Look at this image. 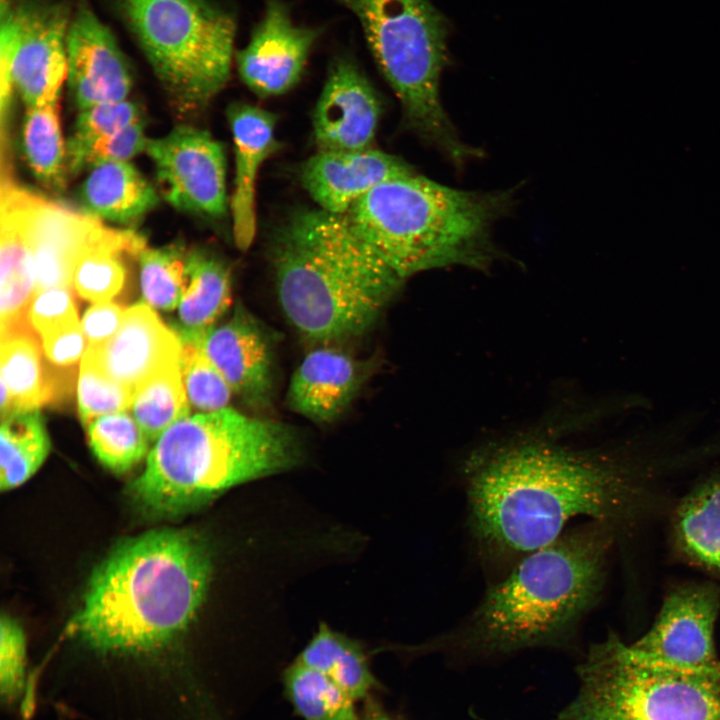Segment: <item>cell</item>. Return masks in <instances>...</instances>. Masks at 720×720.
Segmentation results:
<instances>
[{
    "label": "cell",
    "mask_w": 720,
    "mask_h": 720,
    "mask_svg": "<svg viewBox=\"0 0 720 720\" xmlns=\"http://www.w3.org/2000/svg\"><path fill=\"white\" fill-rule=\"evenodd\" d=\"M689 433L678 417L601 447H570L541 431L475 449L462 481L481 563L498 578L581 517L630 528L648 512L659 476L698 458L682 447Z\"/></svg>",
    "instance_id": "cell-1"
},
{
    "label": "cell",
    "mask_w": 720,
    "mask_h": 720,
    "mask_svg": "<svg viewBox=\"0 0 720 720\" xmlns=\"http://www.w3.org/2000/svg\"><path fill=\"white\" fill-rule=\"evenodd\" d=\"M616 534L589 521L525 555L434 648L505 654L567 642L600 596Z\"/></svg>",
    "instance_id": "cell-2"
},
{
    "label": "cell",
    "mask_w": 720,
    "mask_h": 720,
    "mask_svg": "<svg viewBox=\"0 0 720 720\" xmlns=\"http://www.w3.org/2000/svg\"><path fill=\"white\" fill-rule=\"evenodd\" d=\"M198 536L158 529L118 545L92 573L69 630L102 653L159 649L190 624L210 581Z\"/></svg>",
    "instance_id": "cell-3"
},
{
    "label": "cell",
    "mask_w": 720,
    "mask_h": 720,
    "mask_svg": "<svg viewBox=\"0 0 720 720\" xmlns=\"http://www.w3.org/2000/svg\"><path fill=\"white\" fill-rule=\"evenodd\" d=\"M270 258L286 319L320 345L366 333L405 281L343 215L320 208L288 216L273 236Z\"/></svg>",
    "instance_id": "cell-4"
},
{
    "label": "cell",
    "mask_w": 720,
    "mask_h": 720,
    "mask_svg": "<svg viewBox=\"0 0 720 720\" xmlns=\"http://www.w3.org/2000/svg\"><path fill=\"white\" fill-rule=\"evenodd\" d=\"M301 457L293 427L226 407L185 416L150 449L129 488L153 516L191 511L247 481L290 469Z\"/></svg>",
    "instance_id": "cell-5"
},
{
    "label": "cell",
    "mask_w": 720,
    "mask_h": 720,
    "mask_svg": "<svg viewBox=\"0 0 720 720\" xmlns=\"http://www.w3.org/2000/svg\"><path fill=\"white\" fill-rule=\"evenodd\" d=\"M512 202V190H463L414 173L378 185L343 216L406 280L453 265L487 270L500 255L492 227Z\"/></svg>",
    "instance_id": "cell-6"
},
{
    "label": "cell",
    "mask_w": 720,
    "mask_h": 720,
    "mask_svg": "<svg viewBox=\"0 0 720 720\" xmlns=\"http://www.w3.org/2000/svg\"><path fill=\"white\" fill-rule=\"evenodd\" d=\"M337 1L359 20L408 127L455 165L479 155L460 140L441 101V76L449 61L447 17L431 0Z\"/></svg>",
    "instance_id": "cell-7"
},
{
    "label": "cell",
    "mask_w": 720,
    "mask_h": 720,
    "mask_svg": "<svg viewBox=\"0 0 720 720\" xmlns=\"http://www.w3.org/2000/svg\"><path fill=\"white\" fill-rule=\"evenodd\" d=\"M577 671L579 690L558 720H720V669L653 665L610 633Z\"/></svg>",
    "instance_id": "cell-8"
},
{
    "label": "cell",
    "mask_w": 720,
    "mask_h": 720,
    "mask_svg": "<svg viewBox=\"0 0 720 720\" xmlns=\"http://www.w3.org/2000/svg\"><path fill=\"white\" fill-rule=\"evenodd\" d=\"M175 107L206 106L228 83L236 23L210 0H117Z\"/></svg>",
    "instance_id": "cell-9"
},
{
    "label": "cell",
    "mask_w": 720,
    "mask_h": 720,
    "mask_svg": "<svg viewBox=\"0 0 720 720\" xmlns=\"http://www.w3.org/2000/svg\"><path fill=\"white\" fill-rule=\"evenodd\" d=\"M67 9L58 3L29 1L1 14V111L13 90L26 107L59 103L68 64Z\"/></svg>",
    "instance_id": "cell-10"
},
{
    "label": "cell",
    "mask_w": 720,
    "mask_h": 720,
    "mask_svg": "<svg viewBox=\"0 0 720 720\" xmlns=\"http://www.w3.org/2000/svg\"><path fill=\"white\" fill-rule=\"evenodd\" d=\"M720 610V588L712 582L677 586L663 600L650 629L626 643L641 661L662 667L711 671L720 669L714 628Z\"/></svg>",
    "instance_id": "cell-11"
},
{
    "label": "cell",
    "mask_w": 720,
    "mask_h": 720,
    "mask_svg": "<svg viewBox=\"0 0 720 720\" xmlns=\"http://www.w3.org/2000/svg\"><path fill=\"white\" fill-rule=\"evenodd\" d=\"M145 152L163 197L174 208L212 219L226 215L225 152L207 131L176 126L165 136L149 138Z\"/></svg>",
    "instance_id": "cell-12"
},
{
    "label": "cell",
    "mask_w": 720,
    "mask_h": 720,
    "mask_svg": "<svg viewBox=\"0 0 720 720\" xmlns=\"http://www.w3.org/2000/svg\"><path fill=\"white\" fill-rule=\"evenodd\" d=\"M321 27L294 24L283 0H265L261 21L236 54L239 76L258 97L281 95L300 80Z\"/></svg>",
    "instance_id": "cell-13"
},
{
    "label": "cell",
    "mask_w": 720,
    "mask_h": 720,
    "mask_svg": "<svg viewBox=\"0 0 720 720\" xmlns=\"http://www.w3.org/2000/svg\"><path fill=\"white\" fill-rule=\"evenodd\" d=\"M376 92L351 56H336L314 108L318 151L372 148L380 119Z\"/></svg>",
    "instance_id": "cell-14"
},
{
    "label": "cell",
    "mask_w": 720,
    "mask_h": 720,
    "mask_svg": "<svg viewBox=\"0 0 720 720\" xmlns=\"http://www.w3.org/2000/svg\"><path fill=\"white\" fill-rule=\"evenodd\" d=\"M67 82L80 111L126 100L133 78L110 29L86 5L72 16L66 39Z\"/></svg>",
    "instance_id": "cell-15"
},
{
    "label": "cell",
    "mask_w": 720,
    "mask_h": 720,
    "mask_svg": "<svg viewBox=\"0 0 720 720\" xmlns=\"http://www.w3.org/2000/svg\"><path fill=\"white\" fill-rule=\"evenodd\" d=\"M181 348L176 332L142 302L126 309L116 333L102 344L88 346L83 358L135 392L165 367L179 363Z\"/></svg>",
    "instance_id": "cell-16"
},
{
    "label": "cell",
    "mask_w": 720,
    "mask_h": 720,
    "mask_svg": "<svg viewBox=\"0 0 720 720\" xmlns=\"http://www.w3.org/2000/svg\"><path fill=\"white\" fill-rule=\"evenodd\" d=\"M199 344L233 394L252 408L270 404L274 390L272 343L248 311L237 306L227 321L204 332Z\"/></svg>",
    "instance_id": "cell-17"
},
{
    "label": "cell",
    "mask_w": 720,
    "mask_h": 720,
    "mask_svg": "<svg viewBox=\"0 0 720 720\" xmlns=\"http://www.w3.org/2000/svg\"><path fill=\"white\" fill-rule=\"evenodd\" d=\"M103 227V223L90 214L31 192L26 230L36 292L54 287L72 288L78 259Z\"/></svg>",
    "instance_id": "cell-18"
},
{
    "label": "cell",
    "mask_w": 720,
    "mask_h": 720,
    "mask_svg": "<svg viewBox=\"0 0 720 720\" xmlns=\"http://www.w3.org/2000/svg\"><path fill=\"white\" fill-rule=\"evenodd\" d=\"M414 173L404 160L373 148L318 151L304 163L301 180L318 208L343 215L378 185Z\"/></svg>",
    "instance_id": "cell-19"
},
{
    "label": "cell",
    "mask_w": 720,
    "mask_h": 720,
    "mask_svg": "<svg viewBox=\"0 0 720 720\" xmlns=\"http://www.w3.org/2000/svg\"><path fill=\"white\" fill-rule=\"evenodd\" d=\"M30 190L1 175L0 207V336L32 328L27 319L36 292L35 272L27 239Z\"/></svg>",
    "instance_id": "cell-20"
},
{
    "label": "cell",
    "mask_w": 720,
    "mask_h": 720,
    "mask_svg": "<svg viewBox=\"0 0 720 720\" xmlns=\"http://www.w3.org/2000/svg\"><path fill=\"white\" fill-rule=\"evenodd\" d=\"M367 365L329 345L311 350L295 369L287 389L288 407L318 424L341 416L359 392Z\"/></svg>",
    "instance_id": "cell-21"
},
{
    "label": "cell",
    "mask_w": 720,
    "mask_h": 720,
    "mask_svg": "<svg viewBox=\"0 0 720 720\" xmlns=\"http://www.w3.org/2000/svg\"><path fill=\"white\" fill-rule=\"evenodd\" d=\"M227 117L235 150L233 235L237 247L246 250L256 233L257 175L264 161L280 147L275 136L277 119L273 113L247 103L232 104Z\"/></svg>",
    "instance_id": "cell-22"
},
{
    "label": "cell",
    "mask_w": 720,
    "mask_h": 720,
    "mask_svg": "<svg viewBox=\"0 0 720 720\" xmlns=\"http://www.w3.org/2000/svg\"><path fill=\"white\" fill-rule=\"evenodd\" d=\"M670 531L680 559L720 579V467L676 505Z\"/></svg>",
    "instance_id": "cell-23"
},
{
    "label": "cell",
    "mask_w": 720,
    "mask_h": 720,
    "mask_svg": "<svg viewBox=\"0 0 720 720\" xmlns=\"http://www.w3.org/2000/svg\"><path fill=\"white\" fill-rule=\"evenodd\" d=\"M79 198L88 214L121 224L136 222L159 200L154 187L128 161L90 168Z\"/></svg>",
    "instance_id": "cell-24"
},
{
    "label": "cell",
    "mask_w": 720,
    "mask_h": 720,
    "mask_svg": "<svg viewBox=\"0 0 720 720\" xmlns=\"http://www.w3.org/2000/svg\"><path fill=\"white\" fill-rule=\"evenodd\" d=\"M146 246V240L136 231L104 225L78 259L72 288L87 301H110L126 280L124 258H138Z\"/></svg>",
    "instance_id": "cell-25"
},
{
    "label": "cell",
    "mask_w": 720,
    "mask_h": 720,
    "mask_svg": "<svg viewBox=\"0 0 720 720\" xmlns=\"http://www.w3.org/2000/svg\"><path fill=\"white\" fill-rule=\"evenodd\" d=\"M42 354L40 338L32 328L1 338V385L8 391L11 413L38 409L58 396L55 377Z\"/></svg>",
    "instance_id": "cell-26"
},
{
    "label": "cell",
    "mask_w": 720,
    "mask_h": 720,
    "mask_svg": "<svg viewBox=\"0 0 720 720\" xmlns=\"http://www.w3.org/2000/svg\"><path fill=\"white\" fill-rule=\"evenodd\" d=\"M190 281L178 305L176 332L180 340L192 339L215 325L231 304V279L227 266L202 250L189 251Z\"/></svg>",
    "instance_id": "cell-27"
},
{
    "label": "cell",
    "mask_w": 720,
    "mask_h": 720,
    "mask_svg": "<svg viewBox=\"0 0 720 720\" xmlns=\"http://www.w3.org/2000/svg\"><path fill=\"white\" fill-rule=\"evenodd\" d=\"M49 451L50 440L38 409L15 411L1 419V491H10L29 480Z\"/></svg>",
    "instance_id": "cell-28"
},
{
    "label": "cell",
    "mask_w": 720,
    "mask_h": 720,
    "mask_svg": "<svg viewBox=\"0 0 720 720\" xmlns=\"http://www.w3.org/2000/svg\"><path fill=\"white\" fill-rule=\"evenodd\" d=\"M296 660L328 676L355 700L376 686L359 643L323 623Z\"/></svg>",
    "instance_id": "cell-29"
},
{
    "label": "cell",
    "mask_w": 720,
    "mask_h": 720,
    "mask_svg": "<svg viewBox=\"0 0 720 720\" xmlns=\"http://www.w3.org/2000/svg\"><path fill=\"white\" fill-rule=\"evenodd\" d=\"M21 137L26 162L35 178L44 187L61 192L69 172L59 103L27 107Z\"/></svg>",
    "instance_id": "cell-30"
},
{
    "label": "cell",
    "mask_w": 720,
    "mask_h": 720,
    "mask_svg": "<svg viewBox=\"0 0 720 720\" xmlns=\"http://www.w3.org/2000/svg\"><path fill=\"white\" fill-rule=\"evenodd\" d=\"M130 411L151 442L174 422L190 415L180 362L165 367L137 388Z\"/></svg>",
    "instance_id": "cell-31"
},
{
    "label": "cell",
    "mask_w": 720,
    "mask_h": 720,
    "mask_svg": "<svg viewBox=\"0 0 720 720\" xmlns=\"http://www.w3.org/2000/svg\"><path fill=\"white\" fill-rule=\"evenodd\" d=\"M285 689L305 720H358L356 701L322 672L295 661L285 672Z\"/></svg>",
    "instance_id": "cell-32"
},
{
    "label": "cell",
    "mask_w": 720,
    "mask_h": 720,
    "mask_svg": "<svg viewBox=\"0 0 720 720\" xmlns=\"http://www.w3.org/2000/svg\"><path fill=\"white\" fill-rule=\"evenodd\" d=\"M85 428L93 454L113 473L131 470L150 451L151 441L127 411L99 416Z\"/></svg>",
    "instance_id": "cell-33"
},
{
    "label": "cell",
    "mask_w": 720,
    "mask_h": 720,
    "mask_svg": "<svg viewBox=\"0 0 720 720\" xmlns=\"http://www.w3.org/2000/svg\"><path fill=\"white\" fill-rule=\"evenodd\" d=\"M144 302L158 310L179 305L190 281L189 251L180 243L145 249L138 256Z\"/></svg>",
    "instance_id": "cell-34"
},
{
    "label": "cell",
    "mask_w": 720,
    "mask_h": 720,
    "mask_svg": "<svg viewBox=\"0 0 720 720\" xmlns=\"http://www.w3.org/2000/svg\"><path fill=\"white\" fill-rule=\"evenodd\" d=\"M180 370L191 409L198 413L228 407L233 391L195 341H181Z\"/></svg>",
    "instance_id": "cell-35"
},
{
    "label": "cell",
    "mask_w": 720,
    "mask_h": 720,
    "mask_svg": "<svg viewBox=\"0 0 720 720\" xmlns=\"http://www.w3.org/2000/svg\"><path fill=\"white\" fill-rule=\"evenodd\" d=\"M148 139L144 134V120H142L89 143L67 144L69 175H77L84 169H90L101 163L128 161L145 151Z\"/></svg>",
    "instance_id": "cell-36"
},
{
    "label": "cell",
    "mask_w": 720,
    "mask_h": 720,
    "mask_svg": "<svg viewBox=\"0 0 720 720\" xmlns=\"http://www.w3.org/2000/svg\"><path fill=\"white\" fill-rule=\"evenodd\" d=\"M134 391L111 380L84 358L77 383V402L86 427L95 418L130 410Z\"/></svg>",
    "instance_id": "cell-37"
},
{
    "label": "cell",
    "mask_w": 720,
    "mask_h": 720,
    "mask_svg": "<svg viewBox=\"0 0 720 720\" xmlns=\"http://www.w3.org/2000/svg\"><path fill=\"white\" fill-rule=\"evenodd\" d=\"M142 120L140 107L127 99L98 104L80 111L67 144L89 143Z\"/></svg>",
    "instance_id": "cell-38"
},
{
    "label": "cell",
    "mask_w": 720,
    "mask_h": 720,
    "mask_svg": "<svg viewBox=\"0 0 720 720\" xmlns=\"http://www.w3.org/2000/svg\"><path fill=\"white\" fill-rule=\"evenodd\" d=\"M26 638L21 625L9 615L0 620V692L3 702L11 704L24 687Z\"/></svg>",
    "instance_id": "cell-39"
},
{
    "label": "cell",
    "mask_w": 720,
    "mask_h": 720,
    "mask_svg": "<svg viewBox=\"0 0 720 720\" xmlns=\"http://www.w3.org/2000/svg\"><path fill=\"white\" fill-rule=\"evenodd\" d=\"M27 319L39 338L71 324L79 323L72 288L54 287L35 292Z\"/></svg>",
    "instance_id": "cell-40"
},
{
    "label": "cell",
    "mask_w": 720,
    "mask_h": 720,
    "mask_svg": "<svg viewBox=\"0 0 720 720\" xmlns=\"http://www.w3.org/2000/svg\"><path fill=\"white\" fill-rule=\"evenodd\" d=\"M40 340L47 361L60 367L77 363L88 347L80 322L53 331Z\"/></svg>",
    "instance_id": "cell-41"
},
{
    "label": "cell",
    "mask_w": 720,
    "mask_h": 720,
    "mask_svg": "<svg viewBox=\"0 0 720 720\" xmlns=\"http://www.w3.org/2000/svg\"><path fill=\"white\" fill-rule=\"evenodd\" d=\"M125 310L111 301L90 306L80 321L88 346H97L111 338L119 329Z\"/></svg>",
    "instance_id": "cell-42"
},
{
    "label": "cell",
    "mask_w": 720,
    "mask_h": 720,
    "mask_svg": "<svg viewBox=\"0 0 720 720\" xmlns=\"http://www.w3.org/2000/svg\"><path fill=\"white\" fill-rule=\"evenodd\" d=\"M365 720H397L383 712H375Z\"/></svg>",
    "instance_id": "cell-43"
}]
</instances>
